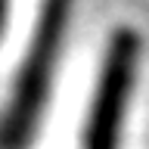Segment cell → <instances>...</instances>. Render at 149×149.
<instances>
[{"instance_id":"1","label":"cell","mask_w":149,"mask_h":149,"mask_svg":"<svg viewBox=\"0 0 149 149\" xmlns=\"http://www.w3.org/2000/svg\"><path fill=\"white\" fill-rule=\"evenodd\" d=\"M74 0H40L34 31L16 72L6 109L0 115V149H25L34 137L53 90Z\"/></svg>"},{"instance_id":"2","label":"cell","mask_w":149,"mask_h":149,"mask_svg":"<svg viewBox=\"0 0 149 149\" xmlns=\"http://www.w3.org/2000/svg\"><path fill=\"white\" fill-rule=\"evenodd\" d=\"M140 68V37L130 28H118L109 37L106 56H102L96 87L90 96V109L84 118L81 149H118L121 130L130 109L134 84Z\"/></svg>"},{"instance_id":"3","label":"cell","mask_w":149,"mask_h":149,"mask_svg":"<svg viewBox=\"0 0 149 149\" xmlns=\"http://www.w3.org/2000/svg\"><path fill=\"white\" fill-rule=\"evenodd\" d=\"M6 6H9V0H0V31L6 25Z\"/></svg>"}]
</instances>
